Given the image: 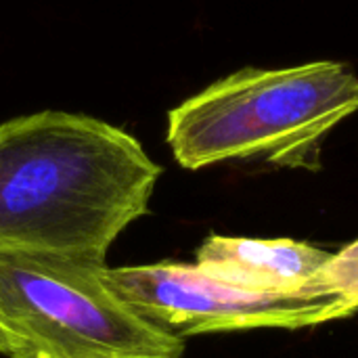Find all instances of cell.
I'll return each instance as SVG.
<instances>
[{
    "label": "cell",
    "instance_id": "277c9868",
    "mask_svg": "<svg viewBox=\"0 0 358 358\" xmlns=\"http://www.w3.org/2000/svg\"><path fill=\"white\" fill-rule=\"evenodd\" d=\"M103 279L138 317L178 338L245 329H302L357 313L336 292H252L224 283L197 264L105 266Z\"/></svg>",
    "mask_w": 358,
    "mask_h": 358
},
{
    "label": "cell",
    "instance_id": "5b68a950",
    "mask_svg": "<svg viewBox=\"0 0 358 358\" xmlns=\"http://www.w3.org/2000/svg\"><path fill=\"white\" fill-rule=\"evenodd\" d=\"M195 258L203 273L224 283L252 292L292 294L325 289L319 277L331 254L296 239L210 235Z\"/></svg>",
    "mask_w": 358,
    "mask_h": 358
},
{
    "label": "cell",
    "instance_id": "3957f363",
    "mask_svg": "<svg viewBox=\"0 0 358 358\" xmlns=\"http://www.w3.org/2000/svg\"><path fill=\"white\" fill-rule=\"evenodd\" d=\"M105 266L0 250V355L182 358V338L126 306L105 283Z\"/></svg>",
    "mask_w": 358,
    "mask_h": 358
},
{
    "label": "cell",
    "instance_id": "6da1fadb",
    "mask_svg": "<svg viewBox=\"0 0 358 358\" xmlns=\"http://www.w3.org/2000/svg\"><path fill=\"white\" fill-rule=\"evenodd\" d=\"M162 168L126 130L40 111L0 124V250L105 264L149 212Z\"/></svg>",
    "mask_w": 358,
    "mask_h": 358
},
{
    "label": "cell",
    "instance_id": "8992f818",
    "mask_svg": "<svg viewBox=\"0 0 358 358\" xmlns=\"http://www.w3.org/2000/svg\"><path fill=\"white\" fill-rule=\"evenodd\" d=\"M319 281L325 289L344 296L358 310V239L338 254H331Z\"/></svg>",
    "mask_w": 358,
    "mask_h": 358
},
{
    "label": "cell",
    "instance_id": "7a4b0ae2",
    "mask_svg": "<svg viewBox=\"0 0 358 358\" xmlns=\"http://www.w3.org/2000/svg\"><path fill=\"white\" fill-rule=\"evenodd\" d=\"M358 111V76L342 61L243 67L168 113L166 141L187 170L260 157L319 170L329 132Z\"/></svg>",
    "mask_w": 358,
    "mask_h": 358
}]
</instances>
